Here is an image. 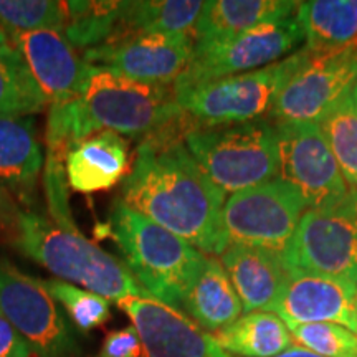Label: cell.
Here are the masks:
<instances>
[{"label":"cell","mask_w":357,"mask_h":357,"mask_svg":"<svg viewBox=\"0 0 357 357\" xmlns=\"http://www.w3.org/2000/svg\"><path fill=\"white\" fill-rule=\"evenodd\" d=\"M65 169L71 190L96 194L113 189L131 169L128 141L113 131L91 134L68 151Z\"/></svg>","instance_id":"18"},{"label":"cell","mask_w":357,"mask_h":357,"mask_svg":"<svg viewBox=\"0 0 357 357\" xmlns=\"http://www.w3.org/2000/svg\"><path fill=\"white\" fill-rule=\"evenodd\" d=\"M273 357H323V356L314 354V352L307 351V349H305V347L293 344L291 347H288L287 351L280 352L278 356H273Z\"/></svg>","instance_id":"35"},{"label":"cell","mask_w":357,"mask_h":357,"mask_svg":"<svg viewBox=\"0 0 357 357\" xmlns=\"http://www.w3.org/2000/svg\"><path fill=\"white\" fill-rule=\"evenodd\" d=\"M204 2L199 0H137L123 2L113 35H194Z\"/></svg>","instance_id":"24"},{"label":"cell","mask_w":357,"mask_h":357,"mask_svg":"<svg viewBox=\"0 0 357 357\" xmlns=\"http://www.w3.org/2000/svg\"><path fill=\"white\" fill-rule=\"evenodd\" d=\"M66 151L47 147V158L43 166V190L47 197L48 211H50L52 220L61 229L70 231H79L78 225L73 220V213L70 208L68 199V178H66L65 159Z\"/></svg>","instance_id":"31"},{"label":"cell","mask_w":357,"mask_h":357,"mask_svg":"<svg viewBox=\"0 0 357 357\" xmlns=\"http://www.w3.org/2000/svg\"><path fill=\"white\" fill-rule=\"evenodd\" d=\"M98 357H141V341L136 329L126 326L106 334Z\"/></svg>","instance_id":"32"},{"label":"cell","mask_w":357,"mask_h":357,"mask_svg":"<svg viewBox=\"0 0 357 357\" xmlns=\"http://www.w3.org/2000/svg\"><path fill=\"white\" fill-rule=\"evenodd\" d=\"M45 284L79 331L89 333L109 321L111 307L106 298L56 278L45 280Z\"/></svg>","instance_id":"29"},{"label":"cell","mask_w":357,"mask_h":357,"mask_svg":"<svg viewBox=\"0 0 357 357\" xmlns=\"http://www.w3.org/2000/svg\"><path fill=\"white\" fill-rule=\"evenodd\" d=\"M356 95H357V83H356Z\"/></svg>","instance_id":"38"},{"label":"cell","mask_w":357,"mask_h":357,"mask_svg":"<svg viewBox=\"0 0 357 357\" xmlns=\"http://www.w3.org/2000/svg\"><path fill=\"white\" fill-rule=\"evenodd\" d=\"M45 155L35 121L29 118H0V185L13 199L32 204Z\"/></svg>","instance_id":"19"},{"label":"cell","mask_w":357,"mask_h":357,"mask_svg":"<svg viewBox=\"0 0 357 357\" xmlns=\"http://www.w3.org/2000/svg\"><path fill=\"white\" fill-rule=\"evenodd\" d=\"M357 83V42L310 60L281 89L266 119L280 123H321Z\"/></svg>","instance_id":"12"},{"label":"cell","mask_w":357,"mask_h":357,"mask_svg":"<svg viewBox=\"0 0 357 357\" xmlns=\"http://www.w3.org/2000/svg\"><path fill=\"white\" fill-rule=\"evenodd\" d=\"M0 310L35 357H75L78 346L43 280L0 257Z\"/></svg>","instance_id":"10"},{"label":"cell","mask_w":357,"mask_h":357,"mask_svg":"<svg viewBox=\"0 0 357 357\" xmlns=\"http://www.w3.org/2000/svg\"><path fill=\"white\" fill-rule=\"evenodd\" d=\"M301 42H305V37L300 24L294 17H288L258 25L222 42L195 45L192 61L174 83V89L199 86L260 70L288 56Z\"/></svg>","instance_id":"8"},{"label":"cell","mask_w":357,"mask_h":357,"mask_svg":"<svg viewBox=\"0 0 357 357\" xmlns=\"http://www.w3.org/2000/svg\"><path fill=\"white\" fill-rule=\"evenodd\" d=\"M123 2L116 0H75L65 2L63 35L77 50L86 52L113 37L121 17Z\"/></svg>","instance_id":"26"},{"label":"cell","mask_w":357,"mask_h":357,"mask_svg":"<svg viewBox=\"0 0 357 357\" xmlns=\"http://www.w3.org/2000/svg\"><path fill=\"white\" fill-rule=\"evenodd\" d=\"M278 178L293 187L307 208H323L352 194L319 123L273 124Z\"/></svg>","instance_id":"11"},{"label":"cell","mask_w":357,"mask_h":357,"mask_svg":"<svg viewBox=\"0 0 357 357\" xmlns=\"http://www.w3.org/2000/svg\"><path fill=\"white\" fill-rule=\"evenodd\" d=\"M65 2L52 0H0V30L8 40L17 35L43 32L63 33Z\"/></svg>","instance_id":"28"},{"label":"cell","mask_w":357,"mask_h":357,"mask_svg":"<svg viewBox=\"0 0 357 357\" xmlns=\"http://www.w3.org/2000/svg\"><path fill=\"white\" fill-rule=\"evenodd\" d=\"M283 253L291 270L357 284V195L307 208Z\"/></svg>","instance_id":"7"},{"label":"cell","mask_w":357,"mask_h":357,"mask_svg":"<svg viewBox=\"0 0 357 357\" xmlns=\"http://www.w3.org/2000/svg\"><path fill=\"white\" fill-rule=\"evenodd\" d=\"M194 48V35H113L105 43L83 52V60L136 82L174 86L192 61Z\"/></svg>","instance_id":"13"},{"label":"cell","mask_w":357,"mask_h":357,"mask_svg":"<svg viewBox=\"0 0 357 357\" xmlns=\"http://www.w3.org/2000/svg\"><path fill=\"white\" fill-rule=\"evenodd\" d=\"M212 336L227 354L230 352L240 357H273L294 342L287 323L270 311L240 316L235 323Z\"/></svg>","instance_id":"23"},{"label":"cell","mask_w":357,"mask_h":357,"mask_svg":"<svg viewBox=\"0 0 357 357\" xmlns=\"http://www.w3.org/2000/svg\"><path fill=\"white\" fill-rule=\"evenodd\" d=\"M356 306H357V284H356Z\"/></svg>","instance_id":"37"},{"label":"cell","mask_w":357,"mask_h":357,"mask_svg":"<svg viewBox=\"0 0 357 357\" xmlns=\"http://www.w3.org/2000/svg\"><path fill=\"white\" fill-rule=\"evenodd\" d=\"M291 0H211L204 2L194 29L195 45L215 43L248 32L268 22L283 20L296 13Z\"/></svg>","instance_id":"20"},{"label":"cell","mask_w":357,"mask_h":357,"mask_svg":"<svg viewBox=\"0 0 357 357\" xmlns=\"http://www.w3.org/2000/svg\"><path fill=\"white\" fill-rule=\"evenodd\" d=\"M184 141L192 158L223 194H236L278 176L276 131L266 118L234 124L192 121Z\"/></svg>","instance_id":"5"},{"label":"cell","mask_w":357,"mask_h":357,"mask_svg":"<svg viewBox=\"0 0 357 357\" xmlns=\"http://www.w3.org/2000/svg\"><path fill=\"white\" fill-rule=\"evenodd\" d=\"M174 86L131 79L106 66L91 65L77 100L50 106L47 147L68 151L100 131L146 139L184 118Z\"/></svg>","instance_id":"2"},{"label":"cell","mask_w":357,"mask_h":357,"mask_svg":"<svg viewBox=\"0 0 357 357\" xmlns=\"http://www.w3.org/2000/svg\"><path fill=\"white\" fill-rule=\"evenodd\" d=\"M352 194L357 195V95L351 88L319 123Z\"/></svg>","instance_id":"27"},{"label":"cell","mask_w":357,"mask_h":357,"mask_svg":"<svg viewBox=\"0 0 357 357\" xmlns=\"http://www.w3.org/2000/svg\"><path fill=\"white\" fill-rule=\"evenodd\" d=\"M190 123L185 114L139 142L119 200L205 257H220L229 247L222 223L227 199L187 149Z\"/></svg>","instance_id":"1"},{"label":"cell","mask_w":357,"mask_h":357,"mask_svg":"<svg viewBox=\"0 0 357 357\" xmlns=\"http://www.w3.org/2000/svg\"><path fill=\"white\" fill-rule=\"evenodd\" d=\"M220 263L238 294L245 314L273 312L293 271L283 252L243 245H229L220 255Z\"/></svg>","instance_id":"17"},{"label":"cell","mask_w":357,"mask_h":357,"mask_svg":"<svg viewBox=\"0 0 357 357\" xmlns=\"http://www.w3.org/2000/svg\"><path fill=\"white\" fill-rule=\"evenodd\" d=\"M47 105L20 53L12 45L0 48V118H29Z\"/></svg>","instance_id":"25"},{"label":"cell","mask_w":357,"mask_h":357,"mask_svg":"<svg viewBox=\"0 0 357 357\" xmlns=\"http://www.w3.org/2000/svg\"><path fill=\"white\" fill-rule=\"evenodd\" d=\"M273 312L287 324H337L357 334L356 284L293 270Z\"/></svg>","instance_id":"16"},{"label":"cell","mask_w":357,"mask_h":357,"mask_svg":"<svg viewBox=\"0 0 357 357\" xmlns=\"http://www.w3.org/2000/svg\"><path fill=\"white\" fill-rule=\"evenodd\" d=\"M7 45H10V40H8V37L6 33L2 32V30H0V48H3V47H7Z\"/></svg>","instance_id":"36"},{"label":"cell","mask_w":357,"mask_h":357,"mask_svg":"<svg viewBox=\"0 0 357 357\" xmlns=\"http://www.w3.org/2000/svg\"><path fill=\"white\" fill-rule=\"evenodd\" d=\"M298 346L323 357H357V334L337 324H287Z\"/></svg>","instance_id":"30"},{"label":"cell","mask_w":357,"mask_h":357,"mask_svg":"<svg viewBox=\"0 0 357 357\" xmlns=\"http://www.w3.org/2000/svg\"><path fill=\"white\" fill-rule=\"evenodd\" d=\"M10 45L47 98L48 106H65L82 95L91 65L78 55L63 33L43 30L17 35Z\"/></svg>","instance_id":"15"},{"label":"cell","mask_w":357,"mask_h":357,"mask_svg":"<svg viewBox=\"0 0 357 357\" xmlns=\"http://www.w3.org/2000/svg\"><path fill=\"white\" fill-rule=\"evenodd\" d=\"M294 19L305 48L314 55L357 42V0H310L298 3Z\"/></svg>","instance_id":"22"},{"label":"cell","mask_w":357,"mask_h":357,"mask_svg":"<svg viewBox=\"0 0 357 357\" xmlns=\"http://www.w3.org/2000/svg\"><path fill=\"white\" fill-rule=\"evenodd\" d=\"M182 311L204 331L215 334L235 323L243 307L225 268L215 257L205 258L202 268L187 289Z\"/></svg>","instance_id":"21"},{"label":"cell","mask_w":357,"mask_h":357,"mask_svg":"<svg viewBox=\"0 0 357 357\" xmlns=\"http://www.w3.org/2000/svg\"><path fill=\"white\" fill-rule=\"evenodd\" d=\"M10 242L22 255L52 271L56 280L78 284L108 301L149 296L124 261L109 255L82 231L61 229L40 213L22 212Z\"/></svg>","instance_id":"3"},{"label":"cell","mask_w":357,"mask_h":357,"mask_svg":"<svg viewBox=\"0 0 357 357\" xmlns=\"http://www.w3.org/2000/svg\"><path fill=\"white\" fill-rule=\"evenodd\" d=\"M116 305L139 336L141 357H230L211 333L176 307L151 296L124 298Z\"/></svg>","instance_id":"14"},{"label":"cell","mask_w":357,"mask_h":357,"mask_svg":"<svg viewBox=\"0 0 357 357\" xmlns=\"http://www.w3.org/2000/svg\"><path fill=\"white\" fill-rule=\"evenodd\" d=\"M0 357H32V351L0 310Z\"/></svg>","instance_id":"33"},{"label":"cell","mask_w":357,"mask_h":357,"mask_svg":"<svg viewBox=\"0 0 357 357\" xmlns=\"http://www.w3.org/2000/svg\"><path fill=\"white\" fill-rule=\"evenodd\" d=\"M306 211L301 195L280 178L231 194L222 212L227 245L284 252Z\"/></svg>","instance_id":"9"},{"label":"cell","mask_w":357,"mask_h":357,"mask_svg":"<svg viewBox=\"0 0 357 357\" xmlns=\"http://www.w3.org/2000/svg\"><path fill=\"white\" fill-rule=\"evenodd\" d=\"M310 56L311 52L303 47L260 70L199 86L174 89L177 105L192 121L199 124H234L265 119L281 89L305 66Z\"/></svg>","instance_id":"6"},{"label":"cell","mask_w":357,"mask_h":357,"mask_svg":"<svg viewBox=\"0 0 357 357\" xmlns=\"http://www.w3.org/2000/svg\"><path fill=\"white\" fill-rule=\"evenodd\" d=\"M22 211L15 199L0 185V240L12 238L15 234Z\"/></svg>","instance_id":"34"},{"label":"cell","mask_w":357,"mask_h":357,"mask_svg":"<svg viewBox=\"0 0 357 357\" xmlns=\"http://www.w3.org/2000/svg\"><path fill=\"white\" fill-rule=\"evenodd\" d=\"M109 225L134 280L151 298L182 311L187 289L207 257L121 200L113 205Z\"/></svg>","instance_id":"4"}]
</instances>
